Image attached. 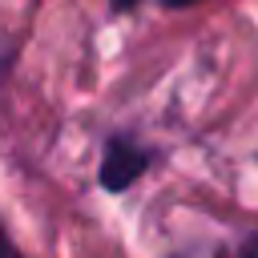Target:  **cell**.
I'll use <instances>...</instances> for the list:
<instances>
[{"label":"cell","mask_w":258,"mask_h":258,"mask_svg":"<svg viewBox=\"0 0 258 258\" xmlns=\"http://www.w3.org/2000/svg\"><path fill=\"white\" fill-rule=\"evenodd\" d=\"M234 258H258V230H250V234H246V238L238 242Z\"/></svg>","instance_id":"7a4b0ae2"},{"label":"cell","mask_w":258,"mask_h":258,"mask_svg":"<svg viewBox=\"0 0 258 258\" xmlns=\"http://www.w3.org/2000/svg\"><path fill=\"white\" fill-rule=\"evenodd\" d=\"M157 161V149H149L145 141L129 137V133H117L105 141V153H101V185L109 194H121L129 189L149 165Z\"/></svg>","instance_id":"6da1fadb"},{"label":"cell","mask_w":258,"mask_h":258,"mask_svg":"<svg viewBox=\"0 0 258 258\" xmlns=\"http://www.w3.org/2000/svg\"><path fill=\"white\" fill-rule=\"evenodd\" d=\"M165 8H189V4H202V0H161Z\"/></svg>","instance_id":"277c9868"},{"label":"cell","mask_w":258,"mask_h":258,"mask_svg":"<svg viewBox=\"0 0 258 258\" xmlns=\"http://www.w3.org/2000/svg\"><path fill=\"white\" fill-rule=\"evenodd\" d=\"M0 258H20V254H16V246H12V238L4 234V226H0Z\"/></svg>","instance_id":"3957f363"},{"label":"cell","mask_w":258,"mask_h":258,"mask_svg":"<svg viewBox=\"0 0 258 258\" xmlns=\"http://www.w3.org/2000/svg\"><path fill=\"white\" fill-rule=\"evenodd\" d=\"M133 4H137V0H113V8H117V12H125V8H133Z\"/></svg>","instance_id":"5b68a950"}]
</instances>
